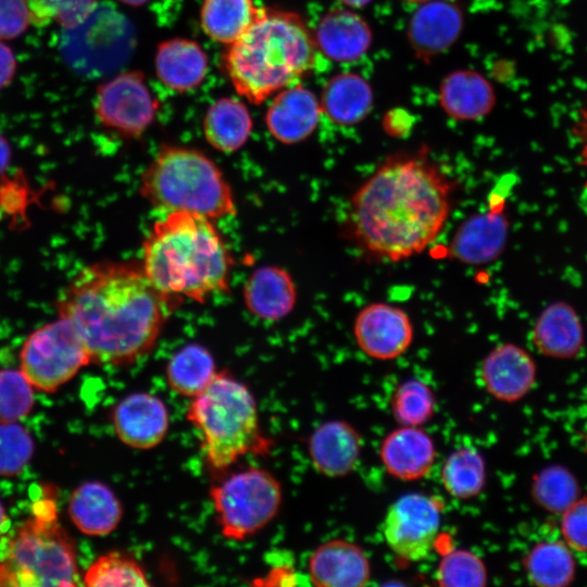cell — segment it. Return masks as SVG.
I'll use <instances>...</instances> for the list:
<instances>
[{"instance_id": "1", "label": "cell", "mask_w": 587, "mask_h": 587, "mask_svg": "<svg viewBox=\"0 0 587 587\" xmlns=\"http://www.w3.org/2000/svg\"><path fill=\"white\" fill-rule=\"evenodd\" d=\"M177 304L132 261L83 267L57 300L59 316L73 324L91 363L115 366L149 353Z\"/></svg>"}, {"instance_id": "2", "label": "cell", "mask_w": 587, "mask_h": 587, "mask_svg": "<svg viewBox=\"0 0 587 587\" xmlns=\"http://www.w3.org/2000/svg\"><path fill=\"white\" fill-rule=\"evenodd\" d=\"M452 184L424 154L385 160L350 199L348 232L373 259L399 262L425 250L451 209Z\"/></svg>"}, {"instance_id": "3", "label": "cell", "mask_w": 587, "mask_h": 587, "mask_svg": "<svg viewBox=\"0 0 587 587\" xmlns=\"http://www.w3.org/2000/svg\"><path fill=\"white\" fill-rule=\"evenodd\" d=\"M233 259L212 220L174 211L154 222L142 243L141 267L162 295L202 303L229 286Z\"/></svg>"}, {"instance_id": "4", "label": "cell", "mask_w": 587, "mask_h": 587, "mask_svg": "<svg viewBox=\"0 0 587 587\" xmlns=\"http://www.w3.org/2000/svg\"><path fill=\"white\" fill-rule=\"evenodd\" d=\"M317 51L301 15L260 7L251 26L228 45L221 64L237 93L260 104L310 74Z\"/></svg>"}, {"instance_id": "5", "label": "cell", "mask_w": 587, "mask_h": 587, "mask_svg": "<svg viewBox=\"0 0 587 587\" xmlns=\"http://www.w3.org/2000/svg\"><path fill=\"white\" fill-rule=\"evenodd\" d=\"M186 417L200 434L202 454L213 471H224L241 457L270 447L260 429L254 396L228 371L216 372L192 398Z\"/></svg>"}, {"instance_id": "6", "label": "cell", "mask_w": 587, "mask_h": 587, "mask_svg": "<svg viewBox=\"0 0 587 587\" xmlns=\"http://www.w3.org/2000/svg\"><path fill=\"white\" fill-rule=\"evenodd\" d=\"M140 196L165 213L186 211L218 220L236 214L232 187L203 152L162 145L140 175Z\"/></svg>"}, {"instance_id": "7", "label": "cell", "mask_w": 587, "mask_h": 587, "mask_svg": "<svg viewBox=\"0 0 587 587\" xmlns=\"http://www.w3.org/2000/svg\"><path fill=\"white\" fill-rule=\"evenodd\" d=\"M76 551L59 524L54 499L37 500L0 562V586H75Z\"/></svg>"}, {"instance_id": "8", "label": "cell", "mask_w": 587, "mask_h": 587, "mask_svg": "<svg viewBox=\"0 0 587 587\" xmlns=\"http://www.w3.org/2000/svg\"><path fill=\"white\" fill-rule=\"evenodd\" d=\"M210 498L222 535L242 541L275 519L283 502V489L268 471L251 466L213 485Z\"/></svg>"}, {"instance_id": "9", "label": "cell", "mask_w": 587, "mask_h": 587, "mask_svg": "<svg viewBox=\"0 0 587 587\" xmlns=\"http://www.w3.org/2000/svg\"><path fill=\"white\" fill-rule=\"evenodd\" d=\"M91 363L78 333L65 317L45 324L24 341L22 373L35 389L52 392Z\"/></svg>"}, {"instance_id": "10", "label": "cell", "mask_w": 587, "mask_h": 587, "mask_svg": "<svg viewBox=\"0 0 587 587\" xmlns=\"http://www.w3.org/2000/svg\"><path fill=\"white\" fill-rule=\"evenodd\" d=\"M64 30V59L85 75L99 76L116 68L133 49L130 24L109 7L97 5L79 25Z\"/></svg>"}, {"instance_id": "11", "label": "cell", "mask_w": 587, "mask_h": 587, "mask_svg": "<svg viewBox=\"0 0 587 587\" xmlns=\"http://www.w3.org/2000/svg\"><path fill=\"white\" fill-rule=\"evenodd\" d=\"M440 524L439 500L422 492H410L388 508L383 535L397 557L416 562L425 559L435 547Z\"/></svg>"}, {"instance_id": "12", "label": "cell", "mask_w": 587, "mask_h": 587, "mask_svg": "<svg viewBox=\"0 0 587 587\" xmlns=\"http://www.w3.org/2000/svg\"><path fill=\"white\" fill-rule=\"evenodd\" d=\"M157 111L158 101L139 71L121 73L97 88L98 120L124 137L141 136L154 121Z\"/></svg>"}, {"instance_id": "13", "label": "cell", "mask_w": 587, "mask_h": 587, "mask_svg": "<svg viewBox=\"0 0 587 587\" xmlns=\"http://www.w3.org/2000/svg\"><path fill=\"white\" fill-rule=\"evenodd\" d=\"M353 335L364 354L388 361L402 355L410 348L414 329L403 309L385 302H373L358 312L353 322Z\"/></svg>"}, {"instance_id": "14", "label": "cell", "mask_w": 587, "mask_h": 587, "mask_svg": "<svg viewBox=\"0 0 587 587\" xmlns=\"http://www.w3.org/2000/svg\"><path fill=\"white\" fill-rule=\"evenodd\" d=\"M112 423L118 439L126 446L148 450L159 446L170 425L164 401L145 391L121 399L113 409Z\"/></svg>"}, {"instance_id": "15", "label": "cell", "mask_w": 587, "mask_h": 587, "mask_svg": "<svg viewBox=\"0 0 587 587\" xmlns=\"http://www.w3.org/2000/svg\"><path fill=\"white\" fill-rule=\"evenodd\" d=\"M509 235V220L503 208L495 205L466 217L457 228L448 257L466 265L488 264L503 252Z\"/></svg>"}, {"instance_id": "16", "label": "cell", "mask_w": 587, "mask_h": 587, "mask_svg": "<svg viewBox=\"0 0 587 587\" xmlns=\"http://www.w3.org/2000/svg\"><path fill=\"white\" fill-rule=\"evenodd\" d=\"M480 382L495 399L513 403L523 399L534 387L537 367L524 348L501 344L484 358L479 369Z\"/></svg>"}, {"instance_id": "17", "label": "cell", "mask_w": 587, "mask_h": 587, "mask_svg": "<svg viewBox=\"0 0 587 587\" xmlns=\"http://www.w3.org/2000/svg\"><path fill=\"white\" fill-rule=\"evenodd\" d=\"M463 13L448 0L420 3L408 24V40L415 55L427 61L448 50L460 37Z\"/></svg>"}, {"instance_id": "18", "label": "cell", "mask_w": 587, "mask_h": 587, "mask_svg": "<svg viewBox=\"0 0 587 587\" xmlns=\"http://www.w3.org/2000/svg\"><path fill=\"white\" fill-rule=\"evenodd\" d=\"M322 108L307 87L291 85L276 93L265 113L270 134L285 145L299 143L316 129Z\"/></svg>"}, {"instance_id": "19", "label": "cell", "mask_w": 587, "mask_h": 587, "mask_svg": "<svg viewBox=\"0 0 587 587\" xmlns=\"http://www.w3.org/2000/svg\"><path fill=\"white\" fill-rule=\"evenodd\" d=\"M308 573L316 586L360 587L371 578V564L360 546L346 539H332L312 552Z\"/></svg>"}, {"instance_id": "20", "label": "cell", "mask_w": 587, "mask_h": 587, "mask_svg": "<svg viewBox=\"0 0 587 587\" xmlns=\"http://www.w3.org/2000/svg\"><path fill=\"white\" fill-rule=\"evenodd\" d=\"M313 467L327 477H342L358 465L362 438L348 422L330 420L320 424L308 441Z\"/></svg>"}, {"instance_id": "21", "label": "cell", "mask_w": 587, "mask_h": 587, "mask_svg": "<svg viewBox=\"0 0 587 587\" xmlns=\"http://www.w3.org/2000/svg\"><path fill=\"white\" fill-rule=\"evenodd\" d=\"M379 457L389 475L401 480H416L430 472L436 447L421 426L400 425L384 438Z\"/></svg>"}, {"instance_id": "22", "label": "cell", "mask_w": 587, "mask_h": 587, "mask_svg": "<svg viewBox=\"0 0 587 587\" xmlns=\"http://www.w3.org/2000/svg\"><path fill=\"white\" fill-rule=\"evenodd\" d=\"M313 36L317 50L336 62L360 59L373 41L367 22L350 8L334 9L324 14Z\"/></svg>"}, {"instance_id": "23", "label": "cell", "mask_w": 587, "mask_h": 587, "mask_svg": "<svg viewBox=\"0 0 587 587\" xmlns=\"http://www.w3.org/2000/svg\"><path fill=\"white\" fill-rule=\"evenodd\" d=\"M242 296L246 308L253 316L265 322H276L294 310L297 288L287 270L263 265L247 278Z\"/></svg>"}, {"instance_id": "24", "label": "cell", "mask_w": 587, "mask_h": 587, "mask_svg": "<svg viewBox=\"0 0 587 587\" xmlns=\"http://www.w3.org/2000/svg\"><path fill=\"white\" fill-rule=\"evenodd\" d=\"M532 342L545 357L569 360L579 355L585 336L575 309L564 301L546 307L532 329Z\"/></svg>"}, {"instance_id": "25", "label": "cell", "mask_w": 587, "mask_h": 587, "mask_svg": "<svg viewBox=\"0 0 587 587\" xmlns=\"http://www.w3.org/2000/svg\"><path fill=\"white\" fill-rule=\"evenodd\" d=\"M73 524L87 536H107L117 528L123 517V505L105 484L90 480L74 489L68 500Z\"/></svg>"}, {"instance_id": "26", "label": "cell", "mask_w": 587, "mask_h": 587, "mask_svg": "<svg viewBox=\"0 0 587 587\" xmlns=\"http://www.w3.org/2000/svg\"><path fill=\"white\" fill-rule=\"evenodd\" d=\"M439 102L451 118L479 120L491 112L496 93L490 82L473 70H458L448 74L439 88Z\"/></svg>"}, {"instance_id": "27", "label": "cell", "mask_w": 587, "mask_h": 587, "mask_svg": "<svg viewBox=\"0 0 587 587\" xmlns=\"http://www.w3.org/2000/svg\"><path fill=\"white\" fill-rule=\"evenodd\" d=\"M208 57L202 47L187 38L162 41L155 53V72L159 79L177 92L199 86L208 71Z\"/></svg>"}, {"instance_id": "28", "label": "cell", "mask_w": 587, "mask_h": 587, "mask_svg": "<svg viewBox=\"0 0 587 587\" xmlns=\"http://www.w3.org/2000/svg\"><path fill=\"white\" fill-rule=\"evenodd\" d=\"M373 89L361 75L352 72L338 73L325 84L321 108L333 123L352 126L362 122L371 112Z\"/></svg>"}, {"instance_id": "29", "label": "cell", "mask_w": 587, "mask_h": 587, "mask_svg": "<svg viewBox=\"0 0 587 587\" xmlns=\"http://www.w3.org/2000/svg\"><path fill=\"white\" fill-rule=\"evenodd\" d=\"M252 127V117L245 103L232 97L216 100L203 117L207 141L224 153L239 150L248 141Z\"/></svg>"}, {"instance_id": "30", "label": "cell", "mask_w": 587, "mask_h": 587, "mask_svg": "<svg viewBox=\"0 0 587 587\" xmlns=\"http://www.w3.org/2000/svg\"><path fill=\"white\" fill-rule=\"evenodd\" d=\"M563 539L536 542L524 555L525 574L538 587H565L576 575V561Z\"/></svg>"}, {"instance_id": "31", "label": "cell", "mask_w": 587, "mask_h": 587, "mask_svg": "<svg viewBox=\"0 0 587 587\" xmlns=\"http://www.w3.org/2000/svg\"><path fill=\"white\" fill-rule=\"evenodd\" d=\"M214 358L202 345L190 342L173 353L166 369V382L179 396L193 398L216 374Z\"/></svg>"}, {"instance_id": "32", "label": "cell", "mask_w": 587, "mask_h": 587, "mask_svg": "<svg viewBox=\"0 0 587 587\" xmlns=\"http://www.w3.org/2000/svg\"><path fill=\"white\" fill-rule=\"evenodd\" d=\"M259 9L253 0H203L200 24L208 37L228 46L251 26Z\"/></svg>"}, {"instance_id": "33", "label": "cell", "mask_w": 587, "mask_h": 587, "mask_svg": "<svg viewBox=\"0 0 587 587\" xmlns=\"http://www.w3.org/2000/svg\"><path fill=\"white\" fill-rule=\"evenodd\" d=\"M529 494L537 507L561 515L582 497V487L569 467L549 464L533 476Z\"/></svg>"}, {"instance_id": "34", "label": "cell", "mask_w": 587, "mask_h": 587, "mask_svg": "<svg viewBox=\"0 0 587 587\" xmlns=\"http://www.w3.org/2000/svg\"><path fill=\"white\" fill-rule=\"evenodd\" d=\"M486 463L478 450L462 447L453 450L446 459L441 472V484L446 492L455 499H471L482 492L486 484Z\"/></svg>"}, {"instance_id": "35", "label": "cell", "mask_w": 587, "mask_h": 587, "mask_svg": "<svg viewBox=\"0 0 587 587\" xmlns=\"http://www.w3.org/2000/svg\"><path fill=\"white\" fill-rule=\"evenodd\" d=\"M90 587L150 586L141 564L130 554L111 551L97 558L84 574Z\"/></svg>"}, {"instance_id": "36", "label": "cell", "mask_w": 587, "mask_h": 587, "mask_svg": "<svg viewBox=\"0 0 587 587\" xmlns=\"http://www.w3.org/2000/svg\"><path fill=\"white\" fill-rule=\"evenodd\" d=\"M391 413L401 426H422L435 414L436 399L430 387L419 378L403 380L391 397Z\"/></svg>"}, {"instance_id": "37", "label": "cell", "mask_w": 587, "mask_h": 587, "mask_svg": "<svg viewBox=\"0 0 587 587\" xmlns=\"http://www.w3.org/2000/svg\"><path fill=\"white\" fill-rule=\"evenodd\" d=\"M435 577L437 584L445 587H483L488 575L484 561L476 553L454 549L441 558Z\"/></svg>"}, {"instance_id": "38", "label": "cell", "mask_w": 587, "mask_h": 587, "mask_svg": "<svg viewBox=\"0 0 587 587\" xmlns=\"http://www.w3.org/2000/svg\"><path fill=\"white\" fill-rule=\"evenodd\" d=\"M34 403V387L22 371L0 370V423L17 422Z\"/></svg>"}, {"instance_id": "39", "label": "cell", "mask_w": 587, "mask_h": 587, "mask_svg": "<svg viewBox=\"0 0 587 587\" xmlns=\"http://www.w3.org/2000/svg\"><path fill=\"white\" fill-rule=\"evenodd\" d=\"M32 23L42 26L51 22L63 29L79 25L97 7L98 0H26Z\"/></svg>"}, {"instance_id": "40", "label": "cell", "mask_w": 587, "mask_h": 587, "mask_svg": "<svg viewBox=\"0 0 587 587\" xmlns=\"http://www.w3.org/2000/svg\"><path fill=\"white\" fill-rule=\"evenodd\" d=\"M35 445L29 432L17 424L0 423V476L18 475L33 458Z\"/></svg>"}, {"instance_id": "41", "label": "cell", "mask_w": 587, "mask_h": 587, "mask_svg": "<svg viewBox=\"0 0 587 587\" xmlns=\"http://www.w3.org/2000/svg\"><path fill=\"white\" fill-rule=\"evenodd\" d=\"M560 530L572 550L587 553V497H580L561 514Z\"/></svg>"}, {"instance_id": "42", "label": "cell", "mask_w": 587, "mask_h": 587, "mask_svg": "<svg viewBox=\"0 0 587 587\" xmlns=\"http://www.w3.org/2000/svg\"><path fill=\"white\" fill-rule=\"evenodd\" d=\"M30 23L26 0H0V40L21 36Z\"/></svg>"}, {"instance_id": "43", "label": "cell", "mask_w": 587, "mask_h": 587, "mask_svg": "<svg viewBox=\"0 0 587 587\" xmlns=\"http://www.w3.org/2000/svg\"><path fill=\"white\" fill-rule=\"evenodd\" d=\"M414 124L415 116L403 108H394L387 111L382 123L384 132L395 138L407 137Z\"/></svg>"}, {"instance_id": "44", "label": "cell", "mask_w": 587, "mask_h": 587, "mask_svg": "<svg viewBox=\"0 0 587 587\" xmlns=\"http://www.w3.org/2000/svg\"><path fill=\"white\" fill-rule=\"evenodd\" d=\"M573 130L579 143V157L582 164L587 168V97L577 112Z\"/></svg>"}, {"instance_id": "45", "label": "cell", "mask_w": 587, "mask_h": 587, "mask_svg": "<svg viewBox=\"0 0 587 587\" xmlns=\"http://www.w3.org/2000/svg\"><path fill=\"white\" fill-rule=\"evenodd\" d=\"M15 70L16 61L12 50L0 41V89L12 80Z\"/></svg>"}, {"instance_id": "46", "label": "cell", "mask_w": 587, "mask_h": 587, "mask_svg": "<svg viewBox=\"0 0 587 587\" xmlns=\"http://www.w3.org/2000/svg\"><path fill=\"white\" fill-rule=\"evenodd\" d=\"M11 149L8 140L0 135V175L5 171L10 163Z\"/></svg>"}, {"instance_id": "47", "label": "cell", "mask_w": 587, "mask_h": 587, "mask_svg": "<svg viewBox=\"0 0 587 587\" xmlns=\"http://www.w3.org/2000/svg\"><path fill=\"white\" fill-rule=\"evenodd\" d=\"M9 525V516L7 515L5 509L0 501V536L8 529Z\"/></svg>"}, {"instance_id": "48", "label": "cell", "mask_w": 587, "mask_h": 587, "mask_svg": "<svg viewBox=\"0 0 587 587\" xmlns=\"http://www.w3.org/2000/svg\"><path fill=\"white\" fill-rule=\"evenodd\" d=\"M338 1L350 9H360L367 5L372 0H338Z\"/></svg>"}, {"instance_id": "49", "label": "cell", "mask_w": 587, "mask_h": 587, "mask_svg": "<svg viewBox=\"0 0 587 587\" xmlns=\"http://www.w3.org/2000/svg\"><path fill=\"white\" fill-rule=\"evenodd\" d=\"M127 5L132 7H140L147 3L149 0H118Z\"/></svg>"}, {"instance_id": "50", "label": "cell", "mask_w": 587, "mask_h": 587, "mask_svg": "<svg viewBox=\"0 0 587 587\" xmlns=\"http://www.w3.org/2000/svg\"><path fill=\"white\" fill-rule=\"evenodd\" d=\"M405 1H409V2H416V3H423V2H426V1H429V0H405Z\"/></svg>"}, {"instance_id": "51", "label": "cell", "mask_w": 587, "mask_h": 587, "mask_svg": "<svg viewBox=\"0 0 587 587\" xmlns=\"http://www.w3.org/2000/svg\"><path fill=\"white\" fill-rule=\"evenodd\" d=\"M585 442H586V446H587V434H586V436H585Z\"/></svg>"}]
</instances>
